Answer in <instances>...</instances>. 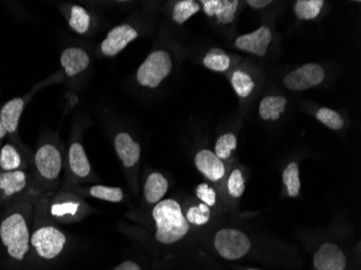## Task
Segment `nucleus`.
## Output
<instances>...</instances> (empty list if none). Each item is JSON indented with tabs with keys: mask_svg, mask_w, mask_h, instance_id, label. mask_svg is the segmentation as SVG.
Instances as JSON below:
<instances>
[{
	"mask_svg": "<svg viewBox=\"0 0 361 270\" xmlns=\"http://www.w3.org/2000/svg\"><path fill=\"white\" fill-rule=\"evenodd\" d=\"M156 224L155 238L162 245H173L188 235L190 223L184 216L178 201L165 199L156 204L153 210Z\"/></svg>",
	"mask_w": 361,
	"mask_h": 270,
	"instance_id": "f257e3e1",
	"label": "nucleus"
},
{
	"mask_svg": "<svg viewBox=\"0 0 361 270\" xmlns=\"http://www.w3.org/2000/svg\"><path fill=\"white\" fill-rule=\"evenodd\" d=\"M0 239L9 257L16 261H23L30 247V227L23 213L16 211L3 219Z\"/></svg>",
	"mask_w": 361,
	"mask_h": 270,
	"instance_id": "f03ea898",
	"label": "nucleus"
},
{
	"mask_svg": "<svg viewBox=\"0 0 361 270\" xmlns=\"http://www.w3.org/2000/svg\"><path fill=\"white\" fill-rule=\"evenodd\" d=\"M171 70L170 54L165 50H157L142 63L137 70V80L142 87L155 89L169 76Z\"/></svg>",
	"mask_w": 361,
	"mask_h": 270,
	"instance_id": "7ed1b4c3",
	"label": "nucleus"
},
{
	"mask_svg": "<svg viewBox=\"0 0 361 270\" xmlns=\"http://www.w3.org/2000/svg\"><path fill=\"white\" fill-rule=\"evenodd\" d=\"M214 247L223 259L237 261L248 254L251 250V241L248 235L239 229L224 228L216 233Z\"/></svg>",
	"mask_w": 361,
	"mask_h": 270,
	"instance_id": "20e7f679",
	"label": "nucleus"
},
{
	"mask_svg": "<svg viewBox=\"0 0 361 270\" xmlns=\"http://www.w3.org/2000/svg\"><path fill=\"white\" fill-rule=\"evenodd\" d=\"M65 245L66 237L64 233L52 225L40 226L30 235V245L44 259H56L61 254Z\"/></svg>",
	"mask_w": 361,
	"mask_h": 270,
	"instance_id": "39448f33",
	"label": "nucleus"
},
{
	"mask_svg": "<svg viewBox=\"0 0 361 270\" xmlns=\"http://www.w3.org/2000/svg\"><path fill=\"white\" fill-rule=\"evenodd\" d=\"M324 67L316 63H308L288 74L283 85L289 90L303 91L318 86L324 79Z\"/></svg>",
	"mask_w": 361,
	"mask_h": 270,
	"instance_id": "423d86ee",
	"label": "nucleus"
},
{
	"mask_svg": "<svg viewBox=\"0 0 361 270\" xmlns=\"http://www.w3.org/2000/svg\"><path fill=\"white\" fill-rule=\"evenodd\" d=\"M35 166L40 178L46 180H56L62 170L60 150L52 144L40 146L36 152Z\"/></svg>",
	"mask_w": 361,
	"mask_h": 270,
	"instance_id": "0eeeda50",
	"label": "nucleus"
},
{
	"mask_svg": "<svg viewBox=\"0 0 361 270\" xmlns=\"http://www.w3.org/2000/svg\"><path fill=\"white\" fill-rule=\"evenodd\" d=\"M139 37V32L128 24L116 26L109 30L106 38L101 44V51L104 56H115L123 49Z\"/></svg>",
	"mask_w": 361,
	"mask_h": 270,
	"instance_id": "6e6552de",
	"label": "nucleus"
},
{
	"mask_svg": "<svg viewBox=\"0 0 361 270\" xmlns=\"http://www.w3.org/2000/svg\"><path fill=\"white\" fill-rule=\"evenodd\" d=\"M271 42V30L267 26H262L255 32L239 36L235 42V46L243 51L249 52L257 56H264L269 50Z\"/></svg>",
	"mask_w": 361,
	"mask_h": 270,
	"instance_id": "1a4fd4ad",
	"label": "nucleus"
},
{
	"mask_svg": "<svg viewBox=\"0 0 361 270\" xmlns=\"http://www.w3.org/2000/svg\"><path fill=\"white\" fill-rule=\"evenodd\" d=\"M314 266L317 270H344L346 257L338 245L326 243L320 245L314 257Z\"/></svg>",
	"mask_w": 361,
	"mask_h": 270,
	"instance_id": "9d476101",
	"label": "nucleus"
},
{
	"mask_svg": "<svg viewBox=\"0 0 361 270\" xmlns=\"http://www.w3.org/2000/svg\"><path fill=\"white\" fill-rule=\"evenodd\" d=\"M60 63L64 68L66 76L74 77L88 68L90 64V56L82 48L71 47L65 49L61 54Z\"/></svg>",
	"mask_w": 361,
	"mask_h": 270,
	"instance_id": "9b49d317",
	"label": "nucleus"
},
{
	"mask_svg": "<svg viewBox=\"0 0 361 270\" xmlns=\"http://www.w3.org/2000/svg\"><path fill=\"white\" fill-rule=\"evenodd\" d=\"M195 166L211 182L220 180L225 176L224 164L211 150L202 149L198 152L195 156Z\"/></svg>",
	"mask_w": 361,
	"mask_h": 270,
	"instance_id": "f8f14e48",
	"label": "nucleus"
},
{
	"mask_svg": "<svg viewBox=\"0 0 361 270\" xmlns=\"http://www.w3.org/2000/svg\"><path fill=\"white\" fill-rule=\"evenodd\" d=\"M28 184V176L23 170L0 171V197L4 200L21 194Z\"/></svg>",
	"mask_w": 361,
	"mask_h": 270,
	"instance_id": "ddd939ff",
	"label": "nucleus"
},
{
	"mask_svg": "<svg viewBox=\"0 0 361 270\" xmlns=\"http://www.w3.org/2000/svg\"><path fill=\"white\" fill-rule=\"evenodd\" d=\"M204 12L208 16H216L221 24L234 22L239 1L237 0H202Z\"/></svg>",
	"mask_w": 361,
	"mask_h": 270,
	"instance_id": "4468645a",
	"label": "nucleus"
},
{
	"mask_svg": "<svg viewBox=\"0 0 361 270\" xmlns=\"http://www.w3.org/2000/svg\"><path fill=\"white\" fill-rule=\"evenodd\" d=\"M115 148L119 159L126 168H133L141 157V147L130 134L121 132L115 137Z\"/></svg>",
	"mask_w": 361,
	"mask_h": 270,
	"instance_id": "2eb2a0df",
	"label": "nucleus"
},
{
	"mask_svg": "<svg viewBox=\"0 0 361 270\" xmlns=\"http://www.w3.org/2000/svg\"><path fill=\"white\" fill-rule=\"evenodd\" d=\"M25 101L21 97H14L4 105L0 111V121L7 134H16L19 129L20 119L23 113Z\"/></svg>",
	"mask_w": 361,
	"mask_h": 270,
	"instance_id": "dca6fc26",
	"label": "nucleus"
},
{
	"mask_svg": "<svg viewBox=\"0 0 361 270\" xmlns=\"http://www.w3.org/2000/svg\"><path fill=\"white\" fill-rule=\"evenodd\" d=\"M169 183L167 178L160 173H152L147 178L144 186L145 200L151 204H157L167 194Z\"/></svg>",
	"mask_w": 361,
	"mask_h": 270,
	"instance_id": "f3484780",
	"label": "nucleus"
},
{
	"mask_svg": "<svg viewBox=\"0 0 361 270\" xmlns=\"http://www.w3.org/2000/svg\"><path fill=\"white\" fill-rule=\"evenodd\" d=\"M68 161L71 170L77 178H85L90 174V162L87 157L85 148L78 142H75L71 145L68 150Z\"/></svg>",
	"mask_w": 361,
	"mask_h": 270,
	"instance_id": "a211bd4d",
	"label": "nucleus"
},
{
	"mask_svg": "<svg viewBox=\"0 0 361 270\" xmlns=\"http://www.w3.org/2000/svg\"><path fill=\"white\" fill-rule=\"evenodd\" d=\"M287 99L285 97H264L259 103V113L264 121H277L281 118V113L286 111Z\"/></svg>",
	"mask_w": 361,
	"mask_h": 270,
	"instance_id": "6ab92c4d",
	"label": "nucleus"
},
{
	"mask_svg": "<svg viewBox=\"0 0 361 270\" xmlns=\"http://www.w3.org/2000/svg\"><path fill=\"white\" fill-rule=\"evenodd\" d=\"M22 158L19 150L12 144H6L0 149V170L1 171H14L21 170Z\"/></svg>",
	"mask_w": 361,
	"mask_h": 270,
	"instance_id": "aec40b11",
	"label": "nucleus"
},
{
	"mask_svg": "<svg viewBox=\"0 0 361 270\" xmlns=\"http://www.w3.org/2000/svg\"><path fill=\"white\" fill-rule=\"evenodd\" d=\"M91 16L89 12L81 6H73L71 9L70 20L68 25L77 34H86L90 28Z\"/></svg>",
	"mask_w": 361,
	"mask_h": 270,
	"instance_id": "412c9836",
	"label": "nucleus"
},
{
	"mask_svg": "<svg viewBox=\"0 0 361 270\" xmlns=\"http://www.w3.org/2000/svg\"><path fill=\"white\" fill-rule=\"evenodd\" d=\"M324 5V0H298L294 12L299 19L314 20L319 16Z\"/></svg>",
	"mask_w": 361,
	"mask_h": 270,
	"instance_id": "4be33fe9",
	"label": "nucleus"
},
{
	"mask_svg": "<svg viewBox=\"0 0 361 270\" xmlns=\"http://www.w3.org/2000/svg\"><path fill=\"white\" fill-rule=\"evenodd\" d=\"M283 184L287 188L288 195L290 197H297L301 190V180H300V168L297 162H291L283 170Z\"/></svg>",
	"mask_w": 361,
	"mask_h": 270,
	"instance_id": "5701e85b",
	"label": "nucleus"
},
{
	"mask_svg": "<svg viewBox=\"0 0 361 270\" xmlns=\"http://www.w3.org/2000/svg\"><path fill=\"white\" fill-rule=\"evenodd\" d=\"M200 4H197L194 0H182L174 6L172 19L176 23L184 24L197 12H200Z\"/></svg>",
	"mask_w": 361,
	"mask_h": 270,
	"instance_id": "b1692460",
	"label": "nucleus"
},
{
	"mask_svg": "<svg viewBox=\"0 0 361 270\" xmlns=\"http://www.w3.org/2000/svg\"><path fill=\"white\" fill-rule=\"evenodd\" d=\"M231 83H232L235 92L240 97H249L255 87V81L251 78L250 75L248 73L243 72V70H236L232 75Z\"/></svg>",
	"mask_w": 361,
	"mask_h": 270,
	"instance_id": "393cba45",
	"label": "nucleus"
},
{
	"mask_svg": "<svg viewBox=\"0 0 361 270\" xmlns=\"http://www.w3.org/2000/svg\"><path fill=\"white\" fill-rule=\"evenodd\" d=\"M204 65L213 72H225L231 66V59L219 49H212L204 56Z\"/></svg>",
	"mask_w": 361,
	"mask_h": 270,
	"instance_id": "a878e982",
	"label": "nucleus"
},
{
	"mask_svg": "<svg viewBox=\"0 0 361 270\" xmlns=\"http://www.w3.org/2000/svg\"><path fill=\"white\" fill-rule=\"evenodd\" d=\"M89 195L93 198L118 204L123 199V192L119 188H109L104 185H95L89 190Z\"/></svg>",
	"mask_w": 361,
	"mask_h": 270,
	"instance_id": "bb28decb",
	"label": "nucleus"
},
{
	"mask_svg": "<svg viewBox=\"0 0 361 270\" xmlns=\"http://www.w3.org/2000/svg\"><path fill=\"white\" fill-rule=\"evenodd\" d=\"M80 210V204L76 200H63L52 204V216L58 219H68L76 216Z\"/></svg>",
	"mask_w": 361,
	"mask_h": 270,
	"instance_id": "cd10ccee",
	"label": "nucleus"
},
{
	"mask_svg": "<svg viewBox=\"0 0 361 270\" xmlns=\"http://www.w3.org/2000/svg\"><path fill=\"white\" fill-rule=\"evenodd\" d=\"M237 137L235 134L226 133L219 137L216 143V155L219 159L226 160L232 155L233 150L236 149Z\"/></svg>",
	"mask_w": 361,
	"mask_h": 270,
	"instance_id": "c85d7f7f",
	"label": "nucleus"
},
{
	"mask_svg": "<svg viewBox=\"0 0 361 270\" xmlns=\"http://www.w3.org/2000/svg\"><path fill=\"white\" fill-rule=\"evenodd\" d=\"M211 211L207 204H200V206L192 207L186 212L188 222L197 226L206 225L210 221Z\"/></svg>",
	"mask_w": 361,
	"mask_h": 270,
	"instance_id": "c756f323",
	"label": "nucleus"
},
{
	"mask_svg": "<svg viewBox=\"0 0 361 270\" xmlns=\"http://www.w3.org/2000/svg\"><path fill=\"white\" fill-rule=\"evenodd\" d=\"M316 117L322 125H326L329 129L341 130L344 127V121H343L342 117L336 111L326 109V107L320 109L316 113Z\"/></svg>",
	"mask_w": 361,
	"mask_h": 270,
	"instance_id": "7c9ffc66",
	"label": "nucleus"
},
{
	"mask_svg": "<svg viewBox=\"0 0 361 270\" xmlns=\"http://www.w3.org/2000/svg\"><path fill=\"white\" fill-rule=\"evenodd\" d=\"M245 178L239 168H235L227 180V190L234 198H239L245 192Z\"/></svg>",
	"mask_w": 361,
	"mask_h": 270,
	"instance_id": "2f4dec72",
	"label": "nucleus"
},
{
	"mask_svg": "<svg viewBox=\"0 0 361 270\" xmlns=\"http://www.w3.org/2000/svg\"><path fill=\"white\" fill-rule=\"evenodd\" d=\"M196 195L202 204H207L209 208L216 206V192L208 184H204H204L198 185L196 188Z\"/></svg>",
	"mask_w": 361,
	"mask_h": 270,
	"instance_id": "473e14b6",
	"label": "nucleus"
},
{
	"mask_svg": "<svg viewBox=\"0 0 361 270\" xmlns=\"http://www.w3.org/2000/svg\"><path fill=\"white\" fill-rule=\"evenodd\" d=\"M114 270H141V267L133 261H126Z\"/></svg>",
	"mask_w": 361,
	"mask_h": 270,
	"instance_id": "72a5a7b5",
	"label": "nucleus"
},
{
	"mask_svg": "<svg viewBox=\"0 0 361 270\" xmlns=\"http://www.w3.org/2000/svg\"><path fill=\"white\" fill-rule=\"evenodd\" d=\"M247 4L255 9H263V8L267 7L269 4H271V1H269V0H249Z\"/></svg>",
	"mask_w": 361,
	"mask_h": 270,
	"instance_id": "f704fd0d",
	"label": "nucleus"
},
{
	"mask_svg": "<svg viewBox=\"0 0 361 270\" xmlns=\"http://www.w3.org/2000/svg\"><path fill=\"white\" fill-rule=\"evenodd\" d=\"M6 135H7V132H6L5 128H4L3 123L0 121V141H1Z\"/></svg>",
	"mask_w": 361,
	"mask_h": 270,
	"instance_id": "c9c22d12",
	"label": "nucleus"
},
{
	"mask_svg": "<svg viewBox=\"0 0 361 270\" xmlns=\"http://www.w3.org/2000/svg\"><path fill=\"white\" fill-rule=\"evenodd\" d=\"M245 270H261V269H255V268H250V269H245Z\"/></svg>",
	"mask_w": 361,
	"mask_h": 270,
	"instance_id": "e433bc0d",
	"label": "nucleus"
}]
</instances>
